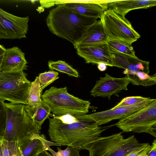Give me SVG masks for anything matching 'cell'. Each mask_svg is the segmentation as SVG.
I'll return each mask as SVG.
<instances>
[{"label": "cell", "mask_w": 156, "mask_h": 156, "mask_svg": "<svg viewBox=\"0 0 156 156\" xmlns=\"http://www.w3.org/2000/svg\"><path fill=\"white\" fill-rule=\"evenodd\" d=\"M151 147V145L149 144L145 149L137 156H147V153Z\"/></svg>", "instance_id": "cell-32"}, {"label": "cell", "mask_w": 156, "mask_h": 156, "mask_svg": "<svg viewBox=\"0 0 156 156\" xmlns=\"http://www.w3.org/2000/svg\"><path fill=\"white\" fill-rule=\"evenodd\" d=\"M110 50L136 57L135 52L132 45L119 41H110L107 42Z\"/></svg>", "instance_id": "cell-21"}, {"label": "cell", "mask_w": 156, "mask_h": 156, "mask_svg": "<svg viewBox=\"0 0 156 156\" xmlns=\"http://www.w3.org/2000/svg\"><path fill=\"white\" fill-rule=\"evenodd\" d=\"M35 156H53L50 154L46 150H44L38 153Z\"/></svg>", "instance_id": "cell-34"}, {"label": "cell", "mask_w": 156, "mask_h": 156, "mask_svg": "<svg viewBox=\"0 0 156 156\" xmlns=\"http://www.w3.org/2000/svg\"><path fill=\"white\" fill-rule=\"evenodd\" d=\"M53 118H55L60 120L62 122L65 124H71L78 122L79 120L76 119L73 116L67 114L60 116L54 115Z\"/></svg>", "instance_id": "cell-28"}, {"label": "cell", "mask_w": 156, "mask_h": 156, "mask_svg": "<svg viewBox=\"0 0 156 156\" xmlns=\"http://www.w3.org/2000/svg\"><path fill=\"white\" fill-rule=\"evenodd\" d=\"M115 66L124 69L123 73L132 84L137 85L144 73L149 74V62L110 50Z\"/></svg>", "instance_id": "cell-9"}, {"label": "cell", "mask_w": 156, "mask_h": 156, "mask_svg": "<svg viewBox=\"0 0 156 156\" xmlns=\"http://www.w3.org/2000/svg\"><path fill=\"white\" fill-rule=\"evenodd\" d=\"M0 156H3L1 145V140H0Z\"/></svg>", "instance_id": "cell-35"}, {"label": "cell", "mask_w": 156, "mask_h": 156, "mask_svg": "<svg viewBox=\"0 0 156 156\" xmlns=\"http://www.w3.org/2000/svg\"><path fill=\"white\" fill-rule=\"evenodd\" d=\"M108 41L100 20H97L89 26L81 39L73 46L76 49L82 45L107 43Z\"/></svg>", "instance_id": "cell-17"}, {"label": "cell", "mask_w": 156, "mask_h": 156, "mask_svg": "<svg viewBox=\"0 0 156 156\" xmlns=\"http://www.w3.org/2000/svg\"><path fill=\"white\" fill-rule=\"evenodd\" d=\"M7 121V112L4 100L0 99V140L4 136Z\"/></svg>", "instance_id": "cell-27"}, {"label": "cell", "mask_w": 156, "mask_h": 156, "mask_svg": "<svg viewBox=\"0 0 156 156\" xmlns=\"http://www.w3.org/2000/svg\"><path fill=\"white\" fill-rule=\"evenodd\" d=\"M156 5L155 0H115L108 4L110 8L117 14L125 17L129 11L140 9H147Z\"/></svg>", "instance_id": "cell-18"}, {"label": "cell", "mask_w": 156, "mask_h": 156, "mask_svg": "<svg viewBox=\"0 0 156 156\" xmlns=\"http://www.w3.org/2000/svg\"><path fill=\"white\" fill-rule=\"evenodd\" d=\"M6 49L0 44V67L3 60Z\"/></svg>", "instance_id": "cell-31"}, {"label": "cell", "mask_w": 156, "mask_h": 156, "mask_svg": "<svg viewBox=\"0 0 156 156\" xmlns=\"http://www.w3.org/2000/svg\"><path fill=\"white\" fill-rule=\"evenodd\" d=\"M52 146L61 145L47 140L43 134L33 133L20 140L18 148L23 156H35L44 150L48 151Z\"/></svg>", "instance_id": "cell-15"}, {"label": "cell", "mask_w": 156, "mask_h": 156, "mask_svg": "<svg viewBox=\"0 0 156 156\" xmlns=\"http://www.w3.org/2000/svg\"><path fill=\"white\" fill-rule=\"evenodd\" d=\"M7 112L5 132L2 139L18 141L33 133L39 134L40 130L28 116L25 105L5 103Z\"/></svg>", "instance_id": "cell-4"}, {"label": "cell", "mask_w": 156, "mask_h": 156, "mask_svg": "<svg viewBox=\"0 0 156 156\" xmlns=\"http://www.w3.org/2000/svg\"><path fill=\"white\" fill-rule=\"evenodd\" d=\"M18 141H11L1 140L3 156H18Z\"/></svg>", "instance_id": "cell-24"}, {"label": "cell", "mask_w": 156, "mask_h": 156, "mask_svg": "<svg viewBox=\"0 0 156 156\" xmlns=\"http://www.w3.org/2000/svg\"><path fill=\"white\" fill-rule=\"evenodd\" d=\"M147 156H156V139L153 140L151 149L147 153Z\"/></svg>", "instance_id": "cell-30"}, {"label": "cell", "mask_w": 156, "mask_h": 156, "mask_svg": "<svg viewBox=\"0 0 156 156\" xmlns=\"http://www.w3.org/2000/svg\"><path fill=\"white\" fill-rule=\"evenodd\" d=\"M97 19L81 15L62 4L49 11L46 21L51 33L68 40L74 45Z\"/></svg>", "instance_id": "cell-2"}, {"label": "cell", "mask_w": 156, "mask_h": 156, "mask_svg": "<svg viewBox=\"0 0 156 156\" xmlns=\"http://www.w3.org/2000/svg\"><path fill=\"white\" fill-rule=\"evenodd\" d=\"M149 144L146 143L144 145L133 151L126 156H137L145 149Z\"/></svg>", "instance_id": "cell-29"}, {"label": "cell", "mask_w": 156, "mask_h": 156, "mask_svg": "<svg viewBox=\"0 0 156 156\" xmlns=\"http://www.w3.org/2000/svg\"><path fill=\"white\" fill-rule=\"evenodd\" d=\"M27 63L25 53L18 47L7 48L0 67V72L23 71L27 69Z\"/></svg>", "instance_id": "cell-16"}, {"label": "cell", "mask_w": 156, "mask_h": 156, "mask_svg": "<svg viewBox=\"0 0 156 156\" xmlns=\"http://www.w3.org/2000/svg\"><path fill=\"white\" fill-rule=\"evenodd\" d=\"M132 135L124 139L122 133L99 137L90 144L86 150L89 156H126L144 145Z\"/></svg>", "instance_id": "cell-5"}, {"label": "cell", "mask_w": 156, "mask_h": 156, "mask_svg": "<svg viewBox=\"0 0 156 156\" xmlns=\"http://www.w3.org/2000/svg\"><path fill=\"white\" fill-rule=\"evenodd\" d=\"M38 77L31 83L27 94V102L28 106L34 107L37 106L41 101V93Z\"/></svg>", "instance_id": "cell-20"}, {"label": "cell", "mask_w": 156, "mask_h": 156, "mask_svg": "<svg viewBox=\"0 0 156 156\" xmlns=\"http://www.w3.org/2000/svg\"><path fill=\"white\" fill-rule=\"evenodd\" d=\"M154 99L150 98L145 101L134 105L113 108L109 110L87 114V115L100 126L113 120L120 119L130 115L145 107Z\"/></svg>", "instance_id": "cell-14"}, {"label": "cell", "mask_w": 156, "mask_h": 156, "mask_svg": "<svg viewBox=\"0 0 156 156\" xmlns=\"http://www.w3.org/2000/svg\"><path fill=\"white\" fill-rule=\"evenodd\" d=\"M41 99L49 105L55 115H65L73 116L86 114L90 103L88 101L75 97L69 93L67 87H51L41 96Z\"/></svg>", "instance_id": "cell-3"}, {"label": "cell", "mask_w": 156, "mask_h": 156, "mask_svg": "<svg viewBox=\"0 0 156 156\" xmlns=\"http://www.w3.org/2000/svg\"><path fill=\"white\" fill-rule=\"evenodd\" d=\"M29 20L28 16H17L0 8V40L26 38Z\"/></svg>", "instance_id": "cell-10"}, {"label": "cell", "mask_w": 156, "mask_h": 156, "mask_svg": "<svg viewBox=\"0 0 156 156\" xmlns=\"http://www.w3.org/2000/svg\"><path fill=\"white\" fill-rule=\"evenodd\" d=\"M76 49L78 55L83 58L86 63H103L107 66H115L107 43L84 45Z\"/></svg>", "instance_id": "cell-11"}, {"label": "cell", "mask_w": 156, "mask_h": 156, "mask_svg": "<svg viewBox=\"0 0 156 156\" xmlns=\"http://www.w3.org/2000/svg\"><path fill=\"white\" fill-rule=\"evenodd\" d=\"M18 156H23L19 150H18Z\"/></svg>", "instance_id": "cell-36"}, {"label": "cell", "mask_w": 156, "mask_h": 156, "mask_svg": "<svg viewBox=\"0 0 156 156\" xmlns=\"http://www.w3.org/2000/svg\"><path fill=\"white\" fill-rule=\"evenodd\" d=\"M79 121L65 124L54 118H49L48 133L52 142L86 150L88 146L109 127L102 128L87 114L73 116Z\"/></svg>", "instance_id": "cell-1"}, {"label": "cell", "mask_w": 156, "mask_h": 156, "mask_svg": "<svg viewBox=\"0 0 156 156\" xmlns=\"http://www.w3.org/2000/svg\"><path fill=\"white\" fill-rule=\"evenodd\" d=\"M25 109L28 116L40 130L44 121L49 118L51 112L50 107L42 99L37 106L32 107L25 105Z\"/></svg>", "instance_id": "cell-19"}, {"label": "cell", "mask_w": 156, "mask_h": 156, "mask_svg": "<svg viewBox=\"0 0 156 156\" xmlns=\"http://www.w3.org/2000/svg\"><path fill=\"white\" fill-rule=\"evenodd\" d=\"M115 0L53 1L54 4H64L72 10L83 16L100 18L103 12L108 9V3Z\"/></svg>", "instance_id": "cell-12"}, {"label": "cell", "mask_w": 156, "mask_h": 156, "mask_svg": "<svg viewBox=\"0 0 156 156\" xmlns=\"http://www.w3.org/2000/svg\"><path fill=\"white\" fill-rule=\"evenodd\" d=\"M150 98L141 96H130L123 98L114 108L131 106L141 103L148 100Z\"/></svg>", "instance_id": "cell-25"}, {"label": "cell", "mask_w": 156, "mask_h": 156, "mask_svg": "<svg viewBox=\"0 0 156 156\" xmlns=\"http://www.w3.org/2000/svg\"><path fill=\"white\" fill-rule=\"evenodd\" d=\"M48 66L49 68L51 70H56L75 77L80 76L78 71L64 61H49L48 62Z\"/></svg>", "instance_id": "cell-22"}, {"label": "cell", "mask_w": 156, "mask_h": 156, "mask_svg": "<svg viewBox=\"0 0 156 156\" xmlns=\"http://www.w3.org/2000/svg\"><path fill=\"white\" fill-rule=\"evenodd\" d=\"M115 125L124 132L145 133L156 137V99L143 108L119 119Z\"/></svg>", "instance_id": "cell-8"}, {"label": "cell", "mask_w": 156, "mask_h": 156, "mask_svg": "<svg viewBox=\"0 0 156 156\" xmlns=\"http://www.w3.org/2000/svg\"><path fill=\"white\" fill-rule=\"evenodd\" d=\"M107 66L105 64L103 63H100L98 64V68L101 71H105L107 68Z\"/></svg>", "instance_id": "cell-33"}, {"label": "cell", "mask_w": 156, "mask_h": 156, "mask_svg": "<svg viewBox=\"0 0 156 156\" xmlns=\"http://www.w3.org/2000/svg\"><path fill=\"white\" fill-rule=\"evenodd\" d=\"M130 83L126 77L115 78L106 73L104 77H101L96 81L90 91V95L94 97H100L110 98L113 95L122 90H127Z\"/></svg>", "instance_id": "cell-13"}, {"label": "cell", "mask_w": 156, "mask_h": 156, "mask_svg": "<svg viewBox=\"0 0 156 156\" xmlns=\"http://www.w3.org/2000/svg\"><path fill=\"white\" fill-rule=\"evenodd\" d=\"M67 147L64 150H62L61 148L57 147L58 151L55 152L50 147L48 151H50L53 156H80L79 149L71 146H67Z\"/></svg>", "instance_id": "cell-26"}, {"label": "cell", "mask_w": 156, "mask_h": 156, "mask_svg": "<svg viewBox=\"0 0 156 156\" xmlns=\"http://www.w3.org/2000/svg\"><path fill=\"white\" fill-rule=\"evenodd\" d=\"M100 19L109 41H121L132 45L140 37L130 21L110 8L103 12Z\"/></svg>", "instance_id": "cell-7"}, {"label": "cell", "mask_w": 156, "mask_h": 156, "mask_svg": "<svg viewBox=\"0 0 156 156\" xmlns=\"http://www.w3.org/2000/svg\"><path fill=\"white\" fill-rule=\"evenodd\" d=\"M58 75V73L52 70L40 73L38 77L41 91L59 78Z\"/></svg>", "instance_id": "cell-23"}, {"label": "cell", "mask_w": 156, "mask_h": 156, "mask_svg": "<svg viewBox=\"0 0 156 156\" xmlns=\"http://www.w3.org/2000/svg\"><path fill=\"white\" fill-rule=\"evenodd\" d=\"M31 83L23 71L0 72V99L27 105V94Z\"/></svg>", "instance_id": "cell-6"}]
</instances>
